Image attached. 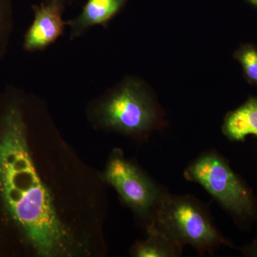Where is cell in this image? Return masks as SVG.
Returning <instances> with one entry per match:
<instances>
[{"label":"cell","mask_w":257,"mask_h":257,"mask_svg":"<svg viewBox=\"0 0 257 257\" xmlns=\"http://www.w3.org/2000/svg\"><path fill=\"white\" fill-rule=\"evenodd\" d=\"M30 116L23 96L0 94V254L103 256L107 184Z\"/></svg>","instance_id":"6da1fadb"},{"label":"cell","mask_w":257,"mask_h":257,"mask_svg":"<svg viewBox=\"0 0 257 257\" xmlns=\"http://www.w3.org/2000/svg\"><path fill=\"white\" fill-rule=\"evenodd\" d=\"M246 1L257 8V0H246Z\"/></svg>","instance_id":"4fadbf2b"},{"label":"cell","mask_w":257,"mask_h":257,"mask_svg":"<svg viewBox=\"0 0 257 257\" xmlns=\"http://www.w3.org/2000/svg\"><path fill=\"white\" fill-rule=\"evenodd\" d=\"M243 256L257 257V239L249 244L246 245L241 248Z\"/></svg>","instance_id":"7c38bea8"},{"label":"cell","mask_w":257,"mask_h":257,"mask_svg":"<svg viewBox=\"0 0 257 257\" xmlns=\"http://www.w3.org/2000/svg\"><path fill=\"white\" fill-rule=\"evenodd\" d=\"M13 13L11 0H0V61L6 54L13 31Z\"/></svg>","instance_id":"8fae6325"},{"label":"cell","mask_w":257,"mask_h":257,"mask_svg":"<svg viewBox=\"0 0 257 257\" xmlns=\"http://www.w3.org/2000/svg\"><path fill=\"white\" fill-rule=\"evenodd\" d=\"M127 0H87L77 18L67 21L72 40L96 25L106 26L118 14Z\"/></svg>","instance_id":"52a82bcc"},{"label":"cell","mask_w":257,"mask_h":257,"mask_svg":"<svg viewBox=\"0 0 257 257\" xmlns=\"http://www.w3.org/2000/svg\"><path fill=\"white\" fill-rule=\"evenodd\" d=\"M91 117L99 127L136 138L148 136L165 123L151 93L133 79L121 82L96 101Z\"/></svg>","instance_id":"7a4b0ae2"},{"label":"cell","mask_w":257,"mask_h":257,"mask_svg":"<svg viewBox=\"0 0 257 257\" xmlns=\"http://www.w3.org/2000/svg\"><path fill=\"white\" fill-rule=\"evenodd\" d=\"M234 58L242 67L246 80L257 86V47L254 45H242L235 52Z\"/></svg>","instance_id":"30bf717a"},{"label":"cell","mask_w":257,"mask_h":257,"mask_svg":"<svg viewBox=\"0 0 257 257\" xmlns=\"http://www.w3.org/2000/svg\"><path fill=\"white\" fill-rule=\"evenodd\" d=\"M152 222L176 242L199 252L211 253L221 246H231L216 229L207 208L190 195L166 191Z\"/></svg>","instance_id":"277c9868"},{"label":"cell","mask_w":257,"mask_h":257,"mask_svg":"<svg viewBox=\"0 0 257 257\" xmlns=\"http://www.w3.org/2000/svg\"><path fill=\"white\" fill-rule=\"evenodd\" d=\"M223 134L230 141L243 142L246 137L257 138V98L248 99L225 116Z\"/></svg>","instance_id":"ba28073f"},{"label":"cell","mask_w":257,"mask_h":257,"mask_svg":"<svg viewBox=\"0 0 257 257\" xmlns=\"http://www.w3.org/2000/svg\"><path fill=\"white\" fill-rule=\"evenodd\" d=\"M184 175L200 184L240 226L257 221V197L220 154L204 152L189 164Z\"/></svg>","instance_id":"3957f363"},{"label":"cell","mask_w":257,"mask_h":257,"mask_svg":"<svg viewBox=\"0 0 257 257\" xmlns=\"http://www.w3.org/2000/svg\"><path fill=\"white\" fill-rule=\"evenodd\" d=\"M101 175L145 226L153 221L165 189L126 159L120 150L111 152Z\"/></svg>","instance_id":"5b68a950"},{"label":"cell","mask_w":257,"mask_h":257,"mask_svg":"<svg viewBox=\"0 0 257 257\" xmlns=\"http://www.w3.org/2000/svg\"><path fill=\"white\" fill-rule=\"evenodd\" d=\"M66 4L67 0H45L32 6L34 20L24 36V50H45L63 35L67 26L63 20Z\"/></svg>","instance_id":"8992f818"},{"label":"cell","mask_w":257,"mask_h":257,"mask_svg":"<svg viewBox=\"0 0 257 257\" xmlns=\"http://www.w3.org/2000/svg\"><path fill=\"white\" fill-rule=\"evenodd\" d=\"M146 239L139 241L132 248L131 253L137 257H178L182 256L183 246L159 229L155 223L145 226Z\"/></svg>","instance_id":"9c48e42d"}]
</instances>
